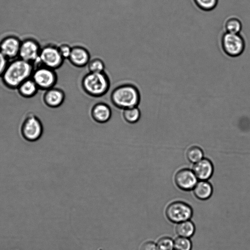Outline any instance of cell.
Returning <instances> with one entry per match:
<instances>
[{"mask_svg": "<svg viewBox=\"0 0 250 250\" xmlns=\"http://www.w3.org/2000/svg\"><path fill=\"white\" fill-rule=\"evenodd\" d=\"M90 59L91 54L87 48L80 45L72 46L71 52L68 60L72 65L78 67H85Z\"/></svg>", "mask_w": 250, "mask_h": 250, "instance_id": "obj_12", "label": "cell"}, {"mask_svg": "<svg viewBox=\"0 0 250 250\" xmlns=\"http://www.w3.org/2000/svg\"><path fill=\"white\" fill-rule=\"evenodd\" d=\"M140 250H157L156 244L152 241H146L141 245Z\"/></svg>", "mask_w": 250, "mask_h": 250, "instance_id": "obj_28", "label": "cell"}, {"mask_svg": "<svg viewBox=\"0 0 250 250\" xmlns=\"http://www.w3.org/2000/svg\"><path fill=\"white\" fill-rule=\"evenodd\" d=\"M59 52L62 57L65 60H68L70 55L72 46L67 43H62L58 46Z\"/></svg>", "mask_w": 250, "mask_h": 250, "instance_id": "obj_26", "label": "cell"}, {"mask_svg": "<svg viewBox=\"0 0 250 250\" xmlns=\"http://www.w3.org/2000/svg\"><path fill=\"white\" fill-rule=\"evenodd\" d=\"M21 41L16 36L10 35L0 41V51L9 60L18 58Z\"/></svg>", "mask_w": 250, "mask_h": 250, "instance_id": "obj_10", "label": "cell"}, {"mask_svg": "<svg viewBox=\"0 0 250 250\" xmlns=\"http://www.w3.org/2000/svg\"><path fill=\"white\" fill-rule=\"evenodd\" d=\"M87 67L90 72H104L105 71L106 64L102 59L95 57L90 60Z\"/></svg>", "mask_w": 250, "mask_h": 250, "instance_id": "obj_21", "label": "cell"}, {"mask_svg": "<svg viewBox=\"0 0 250 250\" xmlns=\"http://www.w3.org/2000/svg\"><path fill=\"white\" fill-rule=\"evenodd\" d=\"M110 99L114 106L124 110L139 105L141 101V92L135 84L125 83L119 84L111 90Z\"/></svg>", "mask_w": 250, "mask_h": 250, "instance_id": "obj_2", "label": "cell"}, {"mask_svg": "<svg viewBox=\"0 0 250 250\" xmlns=\"http://www.w3.org/2000/svg\"><path fill=\"white\" fill-rule=\"evenodd\" d=\"M21 132L25 140L30 142L37 141L42 134V123L37 116L30 114L26 117L22 124Z\"/></svg>", "mask_w": 250, "mask_h": 250, "instance_id": "obj_9", "label": "cell"}, {"mask_svg": "<svg viewBox=\"0 0 250 250\" xmlns=\"http://www.w3.org/2000/svg\"><path fill=\"white\" fill-rule=\"evenodd\" d=\"M193 214L192 207L188 204L181 201L170 203L165 209V215L167 220L176 224L190 220Z\"/></svg>", "mask_w": 250, "mask_h": 250, "instance_id": "obj_4", "label": "cell"}, {"mask_svg": "<svg viewBox=\"0 0 250 250\" xmlns=\"http://www.w3.org/2000/svg\"><path fill=\"white\" fill-rule=\"evenodd\" d=\"M31 78L39 89L45 91L56 86L58 76L56 70L39 65L35 67Z\"/></svg>", "mask_w": 250, "mask_h": 250, "instance_id": "obj_6", "label": "cell"}, {"mask_svg": "<svg viewBox=\"0 0 250 250\" xmlns=\"http://www.w3.org/2000/svg\"><path fill=\"white\" fill-rule=\"evenodd\" d=\"M194 196L200 200L208 199L213 193L211 184L207 181L200 180L192 189Z\"/></svg>", "mask_w": 250, "mask_h": 250, "instance_id": "obj_16", "label": "cell"}, {"mask_svg": "<svg viewBox=\"0 0 250 250\" xmlns=\"http://www.w3.org/2000/svg\"><path fill=\"white\" fill-rule=\"evenodd\" d=\"M64 62L58 46L48 44L41 48L39 65H43L56 70L62 65Z\"/></svg>", "mask_w": 250, "mask_h": 250, "instance_id": "obj_7", "label": "cell"}, {"mask_svg": "<svg viewBox=\"0 0 250 250\" xmlns=\"http://www.w3.org/2000/svg\"><path fill=\"white\" fill-rule=\"evenodd\" d=\"M157 250H174V239L169 236H163L156 243Z\"/></svg>", "mask_w": 250, "mask_h": 250, "instance_id": "obj_24", "label": "cell"}, {"mask_svg": "<svg viewBox=\"0 0 250 250\" xmlns=\"http://www.w3.org/2000/svg\"><path fill=\"white\" fill-rule=\"evenodd\" d=\"M195 5L204 11H210L215 8L218 0H193Z\"/></svg>", "mask_w": 250, "mask_h": 250, "instance_id": "obj_25", "label": "cell"}, {"mask_svg": "<svg viewBox=\"0 0 250 250\" xmlns=\"http://www.w3.org/2000/svg\"><path fill=\"white\" fill-rule=\"evenodd\" d=\"M9 63V60L0 51V77L2 75Z\"/></svg>", "mask_w": 250, "mask_h": 250, "instance_id": "obj_27", "label": "cell"}, {"mask_svg": "<svg viewBox=\"0 0 250 250\" xmlns=\"http://www.w3.org/2000/svg\"><path fill=\"white\" fill-rule=\"evenodd\" d=\"M34 65L19 58L9 62L2 75V81L7 87L17 89L23 81L31 78Z\"/></svg>", "mask_w": 250, "mask_h": 250, "instance_id": "obj_1", "label": "cell"}, {"mask_svg": "<svg viewBox=\"0 0 250 250\" xmlns=\"http://www.w3.org/2000/svg\"><path fill=\"white\" fill-rule=\"evenodd\" d=\"M226 32L230 33L239 34L242 29V24L237 17H229L225 22Z\"/></svg>", "mask_w": 250, "mask_h": 250, "instance_id": "obj_20", "label": "cell"}, {"mask_svg": "<svg viewBox=\"0 0 250 250\" xmlns=\"http://www.w3.org/2000/svg\"><path fill=\"white\" fill-rule=\"evenodd\" d=\"M174 180L178 188L184 191L192 190L198 182L193 171L188 168L179 170L175 175Z\"/></svg>", "mask_w": 250, "mask_h": 250, "instance_id": "obj_11", "label": "cell"}, {"mask_svg": "<svg viewBox=\"0 0 250 250\" xmlns=\"http://www.w3.org/2000/svg\"><path fill=\"white\" fill-rule=\"evenodd\" d=\"M192 248L190 238L177 236L174 239V250H192Z\"/></svg>", "mask_w": 250, "mask_h": 250, "instance_id": "obj_23", "label": "cell"}, {"mask_svg": "<svg viewBox=\"0 0 250 250\" xmlns=\"http://www.w3.org/2000/svg\"><path fill=\"white\" fill-rule=\"evenodd\" d=\"M213 166L211 161L207 158H203L195 163L192 167L198 180L207 181L210 178L213 173Z\"/></svg>", "mask_w": 250, "mask_h": 250, "instance_id": "obj_14", "label": "cell"}, {"mask_svg": "<svg viewBox=\"0 0 250 250\" xmlns=\"http://www.w3.org/2000/svg\"><path fill=\"white\" fill-rule=\"evenodd\" d=\"M17 89L19 94L24 98L33 97L39 89L31 77L23 81Z\"/></svg>", "mask_w": 250, "mask_h": 250, "instance_id": "obj_18", "label": "cell"}, {"mask_svg": "<svg viewBox=\"0 0 250 250\" xmlns=\"http://www.w3.org/2000/svg\"><path fill=\"white\" fill-rule=\"evenodd\" d=\"M65 98V94L63 89L55 86L45 90L43 101L49 107L57 108L63 104Z\"/></svg>", "mask_w": 250, "mask_h": 250, "instance_id": "obj_13", "label": "cell"}, {"mask_svg": "<svg viewBox=\"0 0 250 250\" xmlns=\"http://www.w3.org/2000/svg\"><path fill=\"white\" fill-rule=\"evenodd\" d=\"M204 152L203 150L197 146H192L189 147L187 152V157L191 163L195 164L203 158Z\"/></svg>", "mask_w": 250, "mask_h": 250, "instance_id": "obj_22", "label": "cell"}, {"mask_svg": "<svg viewBox=\"0 0 250 250\" xmlns=\"http://www.w3.org/2000/svg\"><path fill=\"white\" fill-rule=\"evenodd\" d=\"M195 230V225L190 220L177 223L175 228V231L178 236L188 238L194 235Z\"/></svg>", "mask_w": 250, "mask_h": 250, "instance_id": "obj_17", "label": "cell"}, {"mask_svg": "<svg viewBox=\"0 0 250 250\" xmlns=\"http://www.w3.org/2000/svg\"><path fill=\"white\" fill-rule=\"evenodd\" d=\"M42 47L36 40L28 38L21 41L18 58L32 63L34 67L39 64V56Z\"/></svg>", "mask_w": 250, "mask_h": 250, "instance_id": "obj_8", "label": "cell"}, {"mask_svg": "<svg viewBox=\"0 0 250 250\" xmlns=\"http://www.w3.org/2000/svg\"><path fill=\"white\" fill-rule=\"evenodd\" d=\"M221 44L224 52L230 57L240 56L246 46L244 38L239 34L225 32L221 39Z\"/></svg>", "mask_w": 250, "mask_h": 250, "instance_id": "obj_5", "label": "cell"}, {"mask_svg": "<svg viewBox=\"0 0 250 250\" xmlns=\"http://www.w3.org/2000/svg\"><path fill=\"white\" fill-rule=\"evenodd\" d=\"M83 89L88 95L93 97H102L109 92L111 87L110 79L105 72H88L82 80Z\"/></svg>", "mask_w": 250, "mask_h": 250, "instance_id": "obj_3", "label": "cell"}, {"mask_svg": "<svg viewBox=\"0 0 250 250\" xmlns=\"http://www.w3.org/2000/svg\"><path fill=\"white\" fill-rule=\"evenodd\" d=\"M112 115L110 105L104 102L96 103L91 109L93 119L99 123H105L109 121Z\"/></svg>", "mask_w": 250, "mask_h": 250, "instance_id": "obj_15", "label": "cell"}, {"mask_svg": "<svg viewBox=\"0 0 250 250\" xmlns=\"http://www.w3.org/2000/svg\"><path fill=\"white\" fill-rule=\"evenodd\" d=\"M123 115L124 120L130 124L137 123L141 118L142 113L138 106L124 109Z\"/></svg>", "mask_w": 250, "mask_h": 250, "instance_id": "obj_19", "label": "cell"}]
</instances>
